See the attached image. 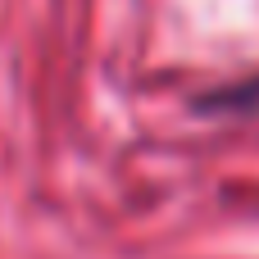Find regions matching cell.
Segmentation results:
<instances>
[{
    "label": "cell",
    "mask_w": 259,
    "mask_h": 259,
    "mask_svg": "<svg viewBox=\"0 0 259 259\" xmlns=\"http://www.w3.org/2000/svg\"><path fill=\"white\" fill-rule=\"evenodd\" d=\"M200 109H223V114H259V73L228 87V91H214L200 100Z\"/></svg>",
    "instance_id": "6da1fadb"
}]
</instances>
